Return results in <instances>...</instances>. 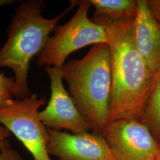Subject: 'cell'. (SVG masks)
I'll use <instances>...</instances> for the list:
<instances>
[{
	"instance_id": "1",
	"label": "cell",
	"mask_w": 160,
	"mask_h": 160,
	"mask_svg": "<svg viewBox=\"0 0 160 160\" xmlns=\"http://www.w3.org/2000/svg\"><path fill=\"white\" fill-rule=\"evenodd\" d=\"M135 18H91L103 26L110 48L112 93L109 123L122 119L140 120L153 80L154 72L135 43Z\"/></svg>"
},
{
	"instance_id": "2",
	"label": "cell",
	"mask_w": 160,
	"mask_h": 160,
	"mask_svg": "<svg viewBox=\"0 0 160 160\" xmlns=\"http://www.w3.org/2000/svg\"><path fill=\"white\" fill-rule=\"evenodd\" d=\"M69 2L68 8L52 19L42 16L46 6L42 1H22L17 8L7 30L8 39L0 49V68L8 67L13 71L12 96L17 99L30 95L28 82L30 62L42 51L59 20L77 5V1Z\"/></svg>"
},
{
	"instance_id": "3",
	"label": "cell",
	"mask_w": 160,
	"mask_h": 160,
	"mask_svg": "<svg viewBox=\"0 0 160 160\" xmlns=\"http://www.w3.org/2000/svg\"><path fill=\"white\" fill-rule=\"evenodd\" d=\"M61 71L79 112L93 132L102 135L110 122L112 72L109 45H94L84 57L65 62Z\"/></svg>"
},
{
	"instance_id": "4",
	"label": "cell",
	"mask_w": 160,
	"mask_h": 160,
	"mask_svg": "<svg viewBox=\"0 0 160 160\" xmlns=\"http://www.w3.org/2000/svg\"><path fill=\"white\" fill-rule=\"evenodd\" d=\"M78 9L72 18L56 27L53 35L38 55V66H51L61 69L67 58L85 46L98 43L108 44L107 34L101 25L88 17L91 4L87 0L77 1Z\"/></svg>"
},
{
	"instance_id": "5",
	"label": "cell",
	"mask_w": 160,
	"mask_h": 160,
	"mask_svg": "<svg viewBox=\"0 0 160 160\" xmlns=\"http://www.w3.org/2000/svg\"><path fill=\"white\" fill-rule=\"evenodd\" d=\"M45 103V98L32 94L0 106V123L22 142L34 160H51L47 149L49 132L39 114V109Z\"/></svg>"
},
{
	"instance_id": "6",
	"label": "cell",
	"mask_w": 160,
	"mask_h": 160,
	"mask_svg": "<svg viewBox=\"0 0 160 160\" xmlns=\"http://www.w3.org/2000/svg\"><path fill=\"white\" fill-rule=\"evenodd\" d=\"M102 135L114 160H153L160 143L141 121L122 119L110 122Z\"/></svg>"
},
{
	"instance_id": "7",
	"label": "cell",
	"mask_w": 160,
	"mask_h": 160,
	"mask_svg": "<svg viewBox=\"0 0 160 160\" xmlns=\"http://www.w3.org/2000/svg\"><path fill=\"white\" fill-rule=\"evenodd\" d=\"M51 81V94L48 106L39 112L45 126L52 129H65L78 133L92 130L90 125L77 108L72 98L64 88L61 69L45 67Z\"/></svg>"
},
{
	"instance_id": "8",
	"label": "cell",
	"mask_w": 160,
	"mask_h": 160,
	"mask_svg": "<svg viewBox=\"0 0 160 160\" xmlns=\"http://www.w3.org/2000/svg\"><path fill=\"white\" fill-rule=\"evenodd\" d=\"M48 154L59 160H114L105 139L88 132L70 134L48 129Z\"/></svg>"
},
{
	"instance_id": "9",
	"label": "cell",
	"mask_w": 160,
	"mask_h": 160,
	"mask_svg": "<svg viewBox=\"0 0 160 160\" xmlns=\"http://www.w3.org/2000/svg\"><path fill=\"white\" fill-rule=\"evenodd\" d=\"M134 37L138 50L154 73L160 66V23L146 0H137Z\"/></svg>"
},
{
	"instance_id": "10",
	"label": "cell",
	"mask_w": 160,
	"mask_h": 160,
	"mask_svg": "<svg viewBox=\"0 0 160 160\" xmlns=\"http://www.w3.org/2000/svg\"><path fill=\"white\" fill-rule=\"evenodd\" d=\"M139 121L148 128L155 139L160 143V66L154 77Z\"/></svg>"
},
{
	"instance_id": "11",
	"label": "cell",
	"mask_w": 160,
	"mask_h": 160,
	"mask_svg": "<svg viewBox=\"0 0 160 160\" xmlns=\"http://www.w3.org/2000/svg\"><path fill=\"white\" fill-rule=\"evenodd\" d=\"M94 7V16L112 20H130L136 17L137 2L135 0H88Z\"/></svg>"
},
{
	"instance_id": "12",
	"label": "cell",
	"mask_w": 160,
	"mask_h": 160,
	"mask_svg": "<svg viewBox=\"0 0 160 160\" xmlns=\"http://www.w3.org/2000/svg\"><path fill=\"white\" fill-rule=\"evenodd\" d=\"M14 78L8 77L0 73V106L12 99Z\"/></svg>"
},
{
	"instance_id": "13",
	"label": "cell",
	"mask_w": 160,
	"mask_h": 160,
	"mask_svg": "<svg viewBox=\"0 0 160 160\" xmlns=\"http://www.w3.org/2000/svg\"><path fill=\"white\" fill-rule=\"evenodd\" d=\"M0 160H23L17 151L10 147L0 151Z\"/></svg>"
},
{
	"instance_id": "14",
	"label": "cell",
	"mask_w": 160,
	"mask_h": 160,
	"mask_svg": "<svg viewBox=\"0 0 160 160\" xmlns=\"http://www.w3.org/2000/svg\"><path fill=\"white\" fill-rule=\"evenodd\" d=\"M10 135V132L5 126L0 125V151L10 147V142L7 139Z\"/></svg>"
},
{
	"instance_id": "15",
	"label": "cell",
	"mask_w": 160,
	"mask_h": 160,
	"mask_svg": "<svg viewBox=\"0 0 160 160\" xmlns=\"http://www.w3.org/2000/svg\"><path fill=\"white\" fill-rule=\"evenodd\" d=\"M147 2L155 18L160 23V0H150Z\"/></svg>"
},
{
	"instance_id": "16",
	"label": "cell",
	"mask_w": 160,
	"mask_h": 160,
	"mask_svg": "<svg viewBox=\"0 0 160 160\" xmlns=\"http://www.w3.org/2000/svg\"><path fill=\"white\" fill-rule=\"evenodd\" d=\"M12 0H0V6L12 4Z\"/></svg>"
},
{
	"instance_id": "17",
	"label": "cell",
	"mask_w": 160,
	"mask_h": 160,
	"mask_svg": "<svg viewBox=\"0 0 160 160\" xmlns=\"http://www.w3.org/2000/svg\"><path fill=\"white\" fill-rule=\"evenodd\" d=\"M153 160H160V151L158 154L157 155V156L155 157L154 159Z\"/></svg>"
},
{
	"instance_id": "18",
	"label": "cell",
	"mask_w": 160,
	"mask_h": 160,
	"mask_svg": "<svg viewBox=\"0 0 160 160\" xmlns=\"http://www.w3.org/2000/svg\"></svg>"
}]
</instances>
